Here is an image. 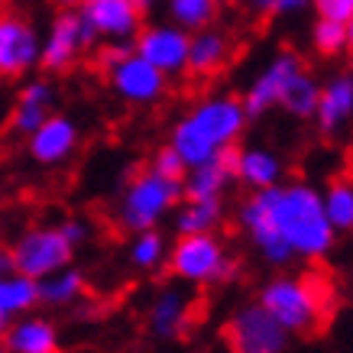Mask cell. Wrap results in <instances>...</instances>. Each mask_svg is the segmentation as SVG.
<instances>
[{
    "label": "cell",
    "mask_w": 353,
    "mask_h": 353,
    "mask_svg": "<svg viewBox=\"0 0 353 353\" xmlns=\"http://www.w3.org/2000/svg\"><path fill=\"white\" fill-rule=\"evenodd\" d=\"M133 3H137L139 10L146 13V10H152V7H156V3H159V0H133Z\"/></svg>",
    "instance_id": "39"
},
{
    "label": "cell",
    "mask_w": 353,
    "mask_h": 353,
    "mask_svg": "<svg viewBox=\"0 0 353 353\" xmlns=\"http://www.w3.org/2000/svg\"><path fill=\"white\" fill-rule=\"evenodd\" d=\"M234 150L221 152L214 159L201 162V165H192V169L185 172L182 179V192L185 198H227L230 192V185L236 182L234 179Z\"/></svg>",
    "instance_id": "18"
},
{
    "label": "cell",
    "mask_w": 353,
    "mask_h": 353,
    "mask_svg": "<svg viewBox=\"0 0 353 353\" xmlns=\"http://www.w3.org/2000/svg\"><path fill=\"white\" fill-rule=\"evenodd\" d=\"M97 43V32L85 23L78 10H59L49 30L43 32V52H39V68L62 75Z\"/></svg>",
    "instance_id": "8"
},
{
    "label": "cell",
    "mask_w": 353,
    "mask_h": 353,
    "mask_svg": "<svg viewBox=\"0 0 353 353\" xmlns=\"http://www.w3.org/2000/svg\"><path fill=\"white\" fill-rule=\"evenodd\" d=\"M311 10L318 13V20L347 23L353 13V0H311Z\"/></svg>",
    "instance_id": "31"
},
{
    "label": "cell",
    "mask_w": 353,
    "mask_h": 353,
    "mask_svg": "<svg viewBox=\"0 0 353 353\" xmlns=\"http://www.w3.org/2000/svg\"><path fill=\"white\" fill-rule=\"evenodd\" d=\"M285 165L272 150L266 146H236L234 152V179L243 185L246 192H263L272 185L285 182Z\"/></svg>",
    "instance_id": "17"
},
{
    "label": "cell",
    "mask_w": 353,
    "mask_h": 353,
    "mask_svg": "<svg viewBox=\"0 0 353 353\" xmlns=\"http://www.w3.org/2000/svg\"><path fill=\"white\" fill-rule=\"evenodd\" d=\"M130 52H133V43H108L101 49V55H97V62H101V68L108 72L110 65H117L120 59H127Z\"/></svg>",
    "instance_id": "33"
},
{
    "label": "cell",
    "mask_w": 353,
    "mask_h": 353,
    "mask_svg": "<svg viewBox=\"0 0 353 353\" xmlns=\"http://www.w3.org/2000/svg\"><path fill=\"white\" fill-rule=\"evenodd\" d=\"M246 7L256 17H269V13H276V0H246Z\"/></svg>",
    "instance_id": "35"
},
{
    "label": "cell",
    "mask_w": 353,
    "mask_h": 353,
    "mask_svg": "<svg viewBox=\"0 0 353 353\" xmlns=\"http://www.w3.org/2000/svg\"><path fill=\"white\" fill-rule=\"evenodd\" d=\"M150 169L159 172V175H165V179H179V182H182L185 172H188V165H185L182 156H179V152H175L169 143H165V146H159V150L152 152Z\"/></svg>",
    "instance_id": "30"
},
{
    "label": "cell",
    "mask_w": 353,
    "mask_h": 353,
    "mask_svg": "<svg viewBox=\"0 0 353 353\" xmlns=\"http://www.w3.org/2000/svg\"><path fill=\"white\" fill-rule=\"evenodd\" d=\"M36 305H43L39 295V279H30L23 272H7L0 276V318L10 324L23 314H32Z\"/></svg>",
    "instance_id": "23"
},
{
    "label": "cell",
    "mask_w": 353,
    "mask_h": 353,
    "mask_svg": "<svg viewBox=\"0 0 353 353\" xmlns=\"http://www.w3.org/2000/svg\"><path fill=\"white\" fill-rule=\"evenodd\" d=\"M78 13L104 43H133L143 30V10L133 0H81Z\"/></svg>",
    "instance_id": "15"
},
{
    "label": "cell",
    "mask_w": 353,
    "mask_h": 353,
    "mask_svg": "<svg viewBox=\"0 0 353 353\" xmlns=\"http://www.w3.org/2000/svg\"><path fill=\"white\" fill-rule=\"evenodd\" d=\"M0 353H7V347H3V341H0Z\"/></svg>",
    "instance_id": "41"
},
{
    "label": "cell",
    "mask_w": 353,
    "mask_h": 353,
    "mask_svg": "<svg viewBox=\"0 0 353 353\" xmlns=\"http://www.w3.org/2000/svg\"><path fill=\"white\" fill-rule=\"evenodd\" d=\"M305 10H311V0H276L279 17H299Z\"/></svg>",
    "instance_id": "34"
},
{
    "label": "cell",
    "mask_w": 353,
    "mask_h": 353,
    "mask_svg": "<svg viewBox=\"0 0 353 353\" xmlns=\"http://www.w3.org/2000/svg\"><path fill=\"white\" fill-rule=\"evenodd\" d=\"M49 114H55L52 81L32 78V81H26V85L20 88V94H17V104H13V114H10V127H13V133L30 137L32 130L39 127Z\"/></svg>",
    "instance_id": "21"
},
{
    "label": "cell",
    "mask_w": 353,
    "mask_h": 353,
    "mask_svg": "<svg viewBox=\"0 0 353 353\" xmlns=\"http://www.w3.org/2000/svg\"><path fill=\"white\" fill-rule=\"evenodd\" d=\"M314 123L324 137L341 133L353 120V75H334L331 81L321 85V97H318V110H314Z\"/></svg>",
    "instance_id": "19"
},
{
    "label": "cell",
    "mask_w": 353,
    "mask_h": 353,
    "mask_svg": "<svg viewBox=\"0 0 353 353\" xmlns=\"http://www.w3.org/2000/svg\"><path fill=\"white\" fill-rule=\"evenodd\" d=\"M59 227H62L65 240L75 246V250H78V246H85L88 236H91V224H88V221H81V217H65Z\"/></svg>",
    "instance_id": "32"
},
{
    "label": "cell",
    "mask_w": 353,
    "mask_h": 353,
    "mask_svg": "<svg viewBox=\"0 0 353 353\" xmlns=\"http://www.w3.org/2000/svg\"><path fill=\"white\" fill-rule=\"evenodd\" d=\"M81 143V130L68 114H49V117L26 137V152L36 165L43 169H55L68 162L78 152Z\"/></svg>",
    "instance_id": "12"
},
{
    "label": "cell",
    "mask_w": 353,
    "mask_h": 353,
    "mask_svg": "<svg viewBox=\"0 0 353 353\" xmlns=\"http://www.w3.org/2000/svg\"><path fill=\"white\" fill-rule=\"evenodd\" d=\"M227 217L224 198H182V204L172 211L175 234H217V227Z\"/></svg>",
    "instance_id": "22"
},
{
    "label": "cell",
    "mask_w": 353,
    "mask_h": 353,
    "mask_svg": "<svg viewBox=\"0 0 353 353\" xmlns=\"http://www.w3.org/2000/svg\"><path fill=\"white\" fill-rule=\"evenodd\" d=\"M194 324V299L192 292L179 285H162L150 301L146 311V327L156 341H179L192 331Z\"/></svg>",
    "instance_id": "14"
},
{
    "label": "cell",
    "mask_w": 353,
    "mask_h": 353,
    "mask_svg": "<svg viewBox=\"0 0 353 353\" xmlns=\"http://www.w3.org/2000/svg\"><path fill=\"white\" fill-rule=\"evenodd\" d=\"M185 192L179 179H165L159 172H152L150 165L137 175H130V182L123 185V192L117 198V224L127 234H139V230H156V227L172 217V211L182 204Z\"/></svg>",
    "instance_id": "5"
},
{
    "label": "cell",
    "mask_w": 353,
    "mask_h": 353,
    "mask_svg": "<svg viewBox=\"0 0 353 353\" xmlns=\"http://www.w3.org/2000/svg\"><path fill=\"white\" fill-rule=\"evenodd\" d=\"M188 43H192V32L179 30L175 23H150L137 32L133 52L156 65L165 78H175L188 72Z\"/></svg>",
    "instance_id": "11"
},
{
    "label": "cell",
    "mask_w": 353,
    "mask_h": 353,
    "mask_svg": "<svg viewBox=\"0 0 353 353\" xmlns=\"http://www.w3.org/2000/svg\"><path fill=\"white\" fill-rule=\"evenodd\" d=\"M43 52V32L36 30V23L20 10H0V78L30 75L39 65Z\"/></svg>",
    "instance_id": "9"
},
{
    "label": "cell",
    "mask_w": 353,
    "mask_h": 353,
    "mask_svg": "<svg viewBox=\"0 0 353 353\" xmlns=\"http://www.w3.org/2000/svg\"><path fill=\"white\" fill-rule=\"evenodd\" d=\"M301 68H305V65H301V59L295 52L272 55L266 68L250 81L246 94L240 97V101H243V108H246V117L256 120V117H263V114H269L272 108H279V101H282V94H285L289 81L299 75Z\"/></svg>",
    "instance_id": "13"
},
{
    "label": "cell",
    "mask_w": 353,
    "mask_h": 353,
    "mask_svg": "<svg viewBox=\"0 0 353 353\" xmlns=\"http://www.w3.org/2000/svg\"><path fill=\"white\" fill-rule=\"evenodd\" d=\"M318 97H321V81L301 68L299 75L289 81L285 94L279 101V108L285 110L289 117H299V120H311L314 110H318Z\"/></svg>",
    "instance_id": "26"
},
{
    "label": "cell",
    "mask_w": 353,
    "mask_h": 353,
    "mask_svg": "<svg viewBox=\"0 0 353 353\" xmlns=\"http://www.w3.org/2000/svg\"><path fill=\"white\" fill-rule=\"evenodd\" d=\"M347 26V52H353V13H350V20L343 23Z\"/></svg>",
    "instance_id": "38"
},
{
    "label": "cell",
    "mask_w": 353,
    "mask_h": 353,
    "mask_svg": "<svg viewBox=\"0 0 353 353\" xmlns=\"http://www.w3.org/2000/svg\"><path fill=\"white\" fill-rule=\"evenodd\" d=\"M169 240L159 227L156 230H139V234H130V246H127V259L137 272H156V269L165 266L169 259Z\"/></svg>",
    "instance_id": "25"
},
{
    "label": "cell",
    "mask_w": 353,
    "mask_h": 353,
    "mask_svg": "<svg viewBox=\"0 0 353 353\" xmlns=\"http://www.w3.org/2000/svg\"><path fill=\"white\" fill-rule=\"evenodd\" d=\"M236 230L259 263L276 272L295 263H318L337 243L321 192L308 182H279L263 192H246L236 204Z\"/></svg>",
    "instance_id": "1"
},
{
    "label": "cell",
    "mask_w": 353,
    "mask_h": 353,
    "mask_svg": "<svg viewBox=\"0 0 353 353\" xmlns=\"http://www.w3.org/2000/svg\"><path fill=\"white\" fill-rule=\"evenodd\" d=\"M3 331H7V321L0 318V341H3Z\"/></svg>",
    "instance_id": "40"
},
{
    "label": "cell",
    "mask_w": 353,
    "mask_h": 353,
    "mask_svg": "<svg viewBox=\"0 0 353 353\" xmlns=\"http://www.w3.org/2000/svg\"><path fill=\"white\" fill-rule=\"evenodd\" d=\"M165 17L185 32H198L214 26L217 0H165Z\"/></svg>",
    "instance_id": "28"
},
{
    "label": "cell",
    "mask_w": 353,
    "mask_h": 353,
    "mask_svg": "<svg viewBox=\"0 0 353 353\" xmlns=\"http://www.w3.org/2000/svg\"><path fill=\"white\" fill-rule=\"evenodd\" d=\"M321 204L334 234H353V179H334L321 192Z\"/></svg>",
    "instance_id": "27"
},
{
    "label": "cell",
    "mask_w": 353,
    "mask_h": 353,
    "mask_svg": "<svg viewBox=\"0 0 353 353\" xmlns=\"http://www.w3.org/2000/svg\"><path fill=\"white\" fill-rule=\"evenodd\" d=\"M0 3H3V0H0Z\"/></svg>",
    "instance_id": "44"
},
{
    "label": "cell",
    "mask_w": 353,
    "mask_h": 353,
    "mask_svg": "<svg viewBox=\"0 0 353 353\" xmlns=\"http://www.w3.org/2000/svg\"><path fill=\"white\" fill-rule=\"evenodd\" d=\"M311 46L324 59H334V55L347 52V26L337 20H314V26H311Z\"/></svg>",
    "instance_id": "29"
},
{
    "label": "cell",
    "mask_w": 353,
    "mask_h": 353,
    "mask_svg": "<svg viewBox=\"0 0 353 353\" xmlns=\"http://www.w3.org/2000/svg\"><path fill=\"white\" fill-rule=\"evenodd\" d=\"M108 81H110V91H114L123 104H130V108L159 104L162 97H165V91H169V78L137 52H130L127 59H120L117 65H110Z\"/></svg>",
    "instance_id": "10"
},
{
    "label": "cell",
    "mask_w": 353,
    "mask_h": 353,
    "mask_svg": "<svg viewBox=\"0 0 353 353\" xmlns=\"http://www.w3.org/2000/svg\"><path fill=\"white\" fill-rule=\"evenodd\" d=\"M85 289H88V279L75 263L52 272V276L39 279L43 305H52V308H72V305H78V301L85 299Z\"/></svg>",
    "instance_id": "24"
},
{
    "label": "cell",
    "mask_w": 353,
    "mask_h": 353,
    "mask_svg": "<svg viewBox=\"0 0 353 353\" xmlns=\"http://www.w3.org/2000/svg\"><path fill=\"white\" fill-rule=\"evenodd\" d=\"M246 123H250V117H246V108L240 97L208 94L188 114L175 120V127L169 133V146L192 169V165H201V162L214 159L221 152L234 150L243 137Z\"/></svg>",
    "instance_id": "2"
},
{
    "label": "cell",
    "mask_w": 353,
    "mask_h": 353,
    "mask_svg": "<svg viewBox=\"0 0 353 353\" xmlns=\"http://www.w3.org/2000/svg\"><path fill=\"white\" fill-rule=\"evenodd\" d=\"M13 253V269L23 272L30 279H46L59 272V269L72 266L75 259V246L65 240L62 227L49 224V227H30L23 230L17 240L10 243Z\"/></svg>",
    "instance_id": "7"
},
{
    "label": "cell",
    "mask_w": 353,
    "mask_h": 353,
    "mask_svg": "<svg viewBox=\"0 0 353 353\" xmlns=\"http://www.w3.org/2000/svg\"><path fill=\"white\" fill-rule=\"evenodd\" d=\"M256 301L292 337L314 334L334 318V289L321 272H285L279 269L256 292Z\"/></svg>",
    "instance_id": "3"
},
{
    "label": "cell",
    "mask_w": 353,
    "mask_h": 353,
    "mask_svg": "<svg viewBox=\"0 0 353 353\" xmlns=\"http://www.w3.org/2000/svg\"><path fill=\"white\" fill-rule=\"evenodd\" d=\"M52 3L59 10H78V7H81V0H52Z\"/></svg>",
    "instance_id": "37"
},
{
    "label": "cell",
    "mask_w": 353,
    "mask_h": 353,
    "mask_svg": "<svg viewBox=\"0 0 353 353\" xmlns=\"http://www.w3.org/2000/svg\"><path fill=\"white\" fill-rule=\"evenodd\" d=\"M165 269L192 289H221L240 279L243 263L217 234H182L169 246Z\"/></svg>",
    "instance_id": "4"
},
{
    "label": "cell",
    "mask_w": 353,
    "mask_h": 353,
    "mask_svg": "<svg viewBox=\"0 0 353 353\" xmlns=\"http://www.w3.org/2000/svg\"><path fill=\"white\" fill-rule=\"evenodd\" d=\"M350 75H353V68H350Z\"/></svg>",
    "instance_id": "43"
},
{
    "label": "cell",
    "mask_w": 353,
    "mask_h": 353,
    "mask_svg": "<svg viewBox=\"0 0 353 353\" xmlns=\"http://www.w3.org/2000/svg\"><path fill=\"white\" fill-rule=\"evenodd\" d=\"M3 347L7 353H62V334L52 318L32 311L7 324Z\"/></svg>",
    "instance_id": "16"
},
{
    "label": "cell",
    "mask_w": 353,
    "mask_h": 353,
    "mask_svg": "<svg viewBox=\"0 0 353 353\" xmlns=\"http://www.w3.org/2000/svg\"><path fill=\"white\" fill-rule=\"evenodd\" d=\"M230 55H234V43H230L227 32L214 30V26L192 32V43H188V75L214 78L217 72L227 68Z\"/></svg>",
    "instance_id": "20"
},
{
    "label": "cell",
    "mask_w": 353,
    "mask_h": 353,
    "mask_svg": "<svg viewBox=\"0 0 353 353\" xmlns=\"http://www.w3.org/2000/svg\"><path fill=\"white\" fill-rule=\"evenodd\" d=\"M217 3H224V0H217Z\"/></svg>",
    "instance_id": "42"
},
{
    "label": "cell",
    "mask_w": 353,
    "mask_h": 353,
    "mask_svg": "<svg viewBox=\"0 0 353 353\" xmlns=\"http://www.w3.org/2000/svg\"><path fill=\"white\" fill-rule=\"evenodd\" d=\"M7 272H17L13 269V253L10 250H0V276H7Z\"/></svg>",
    "instance_id": "36"
},
{
    "label": "cell",
    "mask_w": 353,
    "mask_h": 353,
    "mask_svg": "<svg viewBox=\"0 0 353 353\" xmlns=\"http://www.w3.org/2000/svg\"><path fill=\"white\" fill-rule=\"evenodd\" d=\"M230 353H285L292 334L259 301H243L224 318L221 327Z\"/></svg>",
    "instance_id": "6"
}]
</instances>
